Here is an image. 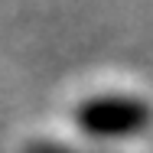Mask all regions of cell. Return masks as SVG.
Segmentation results:
<instances>
[{"label": "cell", "instance_id": "cell-2", "mask_svg": "<svg viewBox=\"0 0 153 153\" xmlns=\"http://www.w3.org/2000/svg\"><path fill=\"white\" fill-rule=\"evenodd\" d=\"M23 153H91V150H78L68 143H56V140H33Z\"/></svg>", "mask_w": 153, "mask_h": 153}, {"label": "cell", "instance_id": "cell-1", "mask_svg": "<svg viewBox=\"0 0 153 153\" xmlns=\"http://www.w3.org/2000/svg\"><path fill=\"white\" fill-rule=\"evenodd\" d=\"M72 124L91 140H130L153 124V108L140 94L101 91L75 104Z\"/></svg>", "mask_w": 153, "mask_h": 153}]
</instances>
